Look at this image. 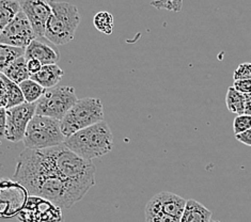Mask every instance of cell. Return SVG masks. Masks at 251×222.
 <instances>
[{
  "mask_svg": "<svg viewBox=\"0 0 251 222\" xmlns=\"http://www.w3.org/2000/svg\"><path fill=\"white\" fill-rule=\"evenodd\" d=\"M13 178L30 196L40 197L60 208H71L86 196L62 177L47 148L23 151L17 159Z\"/></svg>",
  "mask_w": 251,
  "mask_h": 222,
  "instance_id": "6da1fadb",
  "label": "cell"
},
{
  "mask_svg": "<svg viewBox=\"0 0 251 222\" xmlns=\"http://www.w3.org/2000/svg\"><path fill=\"white\" fill-rule=\"evenodd\" d=\"M64 146L80 157L92 160L111 151L113 137L108 124L101 121L68 137Z\"/></svg>",
  "mask_w": 251,
  "mask_h": 222,
  "instance_id": "7a4b0ae2",
  "label": "cell"
},
{
  "mask_svg": "<svg viewBox=\"0 0 251 222\" xmlns=\"http://www.w3.org/2000/svg\"><path fill=\"white\" fill-rule=\"evenodd\" d=\"M51 15L47 23L45 38L55 45H65L74 39L80 24V15L76 5L50 0Z\"/></svg>",
  "mask_w": 251,
  "mask_h": 222,
  "instance_id": "3957f363",
  "label": "cell"
},
{
  "mask_svg": "<svg viewBox=\"0 0 251 222\" xmlns=\"http://www.w3.org/2000/svg\"><path fill=\"white\" fill-rule=\"evenodd\" d=\"M65 139L60 120L35 115L28 125L23 141L26 148L43 149L60 146Z\"/></svg>",
  "mask_w": 251,
  "mask_h": 222,
  "instance_id": "277c9868",
  "label": "cell"
},
{
  "mask_svg": "<svg viewBox=\"0 0 251 222\" xmlns=\"http://www.w3.org/2000/svg\"><path fill=\"white\" fill-rule=\"evenodd\" d=\"M104 121V107L100 99L86 98L78 99L61 120V129L65 137Z\"/></svg>",
  "mask_w": 251,
  "mask_h": 222,
  "instance_id": "5b68a950",
  "label": "cell"
},
{
  "mask_svg": "<svg viewBox=\"0 0 251 222\" xmlns=\"http://www.w3.org/2000/svg\"><path fill=\"white\" fill-rule=\"evenodd\" d=\"M78 99L73 87L47 89L45 94L37 101L35 115L61 120L67 116Z\"/></svg>",
  "mask_w": 251,
  "mask_h": 222,
  "instance_id": "8992f818",
  "label": "cell"
},
{
  "mask_svg": "<svg viewBox=\"0 0 251 222\" xmlns=\"http://www.w3.org/2000/svg\"><path fill=\"white\" fill-rule=\"evenodd\" d=\"M37 111V103H24L7 109V121L3 137L11 142L23 141L26 130Z\"/></svg>",
  "mask_w": 251,
  "mask_h": 222,
  "instance_id": "52a82bcc",
  "label": "cell"
},
{
  "mask_svg": "<svg viewBox=\"0 0 251 222\" xmlns=\"http://www.w3.org/2000/svg\"><path fill=\"white\" fill-rule=\"evenodd\" d=\"M37 39V34L34 32L30 21L28 20L26 14L21 11L15 19L8 24V26L3 30H1L0 44L26 49L27 46L30 45L32 41Z\"/></svg>",
  "mask_w": 251,
  "mask_h": 222,
  "instance_id": "ba28073f",
  "label": "cell"
},
{
  "mask_svg": "<svg viewBox=\"0 0 251 222\" xmlns=\"http://www.w3.org/2000/svg\"><path fill=\"white\" fill-rule=\"evenodd\" d=\"M21 8L30 21L37 38H45L47 23L51 15L50 0H20Z\"/></svg>",
  "mask_w": 251,
  "mask_h": 222,
  "instance_id": "9c48e42d",
  "label": "cell"
},
{
  "mask_svg": "<svg viewBox=\"0 0 251 222\" xmlns=\"http://www.w3.org/2000/svg\"><path fill=\"white\" fill-rule=\"evenodd\" d=\"M186 202L187 200L183 199L180 196L168 193V191H163V193L155 195L148 202L146 208L153 209V211H157L181 219L185 206H186Z\"/></svg>",
  "mask_w": 251,
  "mask_h": 222,
  "instance_id": "30bf717a",
  "label": "cell"
},
{
  "mask_svg": "<svg viewBox=\"0 0 251 222\" xmlns=\"http://www.w3.org/2000/svg\"><path fill=\"white\" fill-rule=\"evenodd\" d=\"M26 103L20 85L10 80L4 74H0V105L5 109Z\"/></svg>",
  "mask_w": 251,
  "mask_h": 222,
  "instance_id": "8fae6325",
  "label": "cell"
},
{
  "mask_svg": "<svg viewBox=\"0 0 251 222\" xmlns=\"http://www.w3.org/2000/svg\"><path fill=\"white\" fill-rule=\"evenodd\" d=\"M25 58L27 60L37 59L43 65H49L56 64L60 56H59L57 50L51 49L50 46L45 43H42L39 40H34L31 42L30 45L26 47Z\"/></svg>",
  "mask_w": 251,
  "mask_h": 222,
  "instance_id": "7c38bea8",
  "label": "cell"
},
{
  "mask_svg": "<svg viewBox=\"0 0 251 222\" xmlns=\"http://www.w3.org/2000/svg\"><path fill=\"white\" fill-rule=\"evenodd\" d=\"M64 72L60 67H58L57 64H49L43 65L39 73L32 75L30 78L45 89H51L61 81Z\"/></svg>",
  "mask_w": 251,
  "mask_h": 222,
  "instance_id": "4fadbf2b",
  "label": "cell"
},
{
  "mask_svg": "<svg viewBox=\"0 0 251 222\" xmlns=\"http://www.w3.org/2000/svg\"><path fill=\"white\" fill-rule=\"evenodd\" d=\"M212 212L196 200H187L180 222H211Z\"/></svg>",
  "mask_w": 251,
  "mask_h": 222,
  "instance_id": "5bb4252c",
  "label": "cell"
},
{
  "mask_svg": "<svg viewBox=\"0 0 251 222\" xmlns=\"http://www.w3.org/2000/svg\"><path fill=\"white\" fill-rule=\"evenodd\" d=\"M1 73L7 76L10 80L17 83V85L30 78V74H29L27 69V59L25 56L15 60L14 62H12L8 67L2 69Z\"/></svg>",
  "mask_w": 251,
  "mask_h": 222,
  "instance_id": "9a60e30c",
  "label": "cell"
},
{
  "mask_svg": "<svg viewBox=\"0 0 251 222\" xmlns=\"http://www.w3.org/2000/svg\"><path fill=\"white\" fill-rule=\"evenodd\" d=\"M22 11L19 0H1L0 2V30H3Z\"/></svg>",
  "mask_w": 251,
  "mask_h": 222,
  "instance_id": "2e32d148",
  "label": "cell"
},
{
  "mask_svg": "<svg viewBox=\"0 0 251 222\" xmlns=\"http://www.w3.org/2000/svg\"><path fill=\"white\" fill-rule=\"evenodd\" d=\"M226 104L230 112L235 115H245V108H246V99L245 94L238 92L234 87L228 89L226 97Z\"/></svg>",
  "mask_w": 251,
  "mask_h": 222,
  "instance_id": "e0dca14e",
  "label": "cell"
},
{
  "mask_svg": "<svg viewBox=\"0 0 251 222\" xmlns=\"http://www.w3.org/2000/svg\"><path fill=\"white\" fill-rule=\"evenodd\" d=\"M20 87L22 89V92L25 98L26 103H37V101L45 94L46 90L44 87H42L40 83L34 81L31 78L23 81L20 83Z\"/></svg>",
  "mask_w": 251,
  "mask_h": 222,
  "instance_id": "ac0fdd59",
  "label": "cell"
},
{
  "mask_svg": "<svg viewBox=\"0 0 251 222\" xmlns=\"http://www.w3.org/2000/svg\"><path fill=\"white\" fill-rule=\"evenodd\" d=\"M26 53V49L23 47L11 46L7 44H0V70L8 67L15 60L24 57Z\"/></svg>",
  "mask_w": 251,
  "mask_h": 222,
  "instance_id": "d6986e66",
  "label": "cell"
},
{
  "mask_svg": "<svg viewBox=\"0 0 251 222\" xmlns=\"http://www.w3.org/2000/svg\"><path fill=\"white\" fill-rule=\"evenodd\" d=\"M93 25L101 33L109 35L113 32V16L109 12H99L93 17Z\"/></svg>",
  "mask_w": 251,
  "mask_h": 222,
  "instance_id": "ffe728a7",
  "label": "cell"
},
{
  "mask_svg": "<svg viewBox=\"0 0 251 222\" xmlns=\"http://www.w3.org/2000/svg\"><path fill=\"white\" fill-rule=\"evenodd\" d=\"M146 214V222H180V219L172 217V216L166 215L164 213H160L157 211H153V209H145Z\"/></svg>",
  "mask_w": 251,
  "mask_h": 222,
  "instance_id": "44dd1931",
  "label": "cell"
},
{
  "mask_svg": "<svg viewBox=\"0 0 251 222\" xmlns=\"http://www.w3.org/2000/svg\"><path fill=\"white\" fill-rule=\"evenodd\" d=\"M251 128V116L250 115H240L233 121V130L234 134H242Z\"/></svg>",
  "mask_w": 251,
  "mask_h": 222,
  "instance_id": "7402d4cb",
  "label": "cell"
},
{
  "mask_svg": "<svg viewBox=\"0 0 251 222\" xmlns=\"http://www.w3.org/2000/svg\"><path fill=\"white\" fill-rule=\"evenodd\" d=\"M233 78L234 80L251 79V63L246 62L238 65L233 73Z\"/></svg>",
  "mask_w": 251,
  "mask_h": 222,
  "instance_id": "603a6c76",
  "label": "cell"
},
{
  "mask_svg": "<svg viewBox=\"0 0 251 222\" xmlns=\"http://www.w3.org/2000/svg\"><path fill=\"white\" fill-rule=\"evenodd\" d=\"M233 87H234L238 92H241L243 94L251 93V79L234 80Z\"/></svg>",
  "mask_w": 251,
  "mask_h": 222,
  "instance_id": "cb8c5ba5",
  "label": "cell"
},
{
  "mask_svg": "<svg viewBox=\"0 0 251 222\" xmlns=\"http://www.w3.org/2000/svg\"><path fill=\"white\" fill-rule=\"evenodd\" d=\"M43 68V64H42L41 61L37 59H30V60H27V69L29 74H30V77L32 75H35L37 73L42 70Z\"/></svg>",
  "mask_w": 251,
  "mask_h": 222,
  "instance_id": "d4e9b609",
  "label": "cell"
},
{
  "mask_svg": "<svg viewBox=\"0 0 251 222\" xmlns=\"http://www.w3.org/2000/svg\"><path fill=\"white\" fill-rule=\"evenodd\" d=\"M235 138L237 141H240L241 143H243V145L251 147V128L244 131L242 134L235 135Z\"/></svg>",
  "mask_w": 251,
  "mask_h": 222,
  "instance_id": "484cf974",
  "label": "cell"
},
{
  "mask_svg": "<svg viewBox=\"0 0 251 222\" xmlns=\"http://www.w3.org/2000/svg\"><path fill=\"white\" fill-rule=\"evenodd\" d=\"M245 99H246V108H245V115L251 116V93L245 94Z\"/></svg>",
  "mask_w": 251,
  "mask_h": 222,
  "instance_id": "4316f807",
  "label": "cell"
},
{
  "mask_svg": "<svg viewBox=\"0 0 251 222\" xmlns=\"http://www.w3.org/2000/svg\"><path fill=\"white\" fill-rule=\"evenodd\" d=\"M211 222H219V221L218 220H212Z\"/></svg>",
  "mask_w": 251,
  "mask_h": 222,
  "instance_id": "83f0119b",
  "label": "cell"
}]
</instances>
